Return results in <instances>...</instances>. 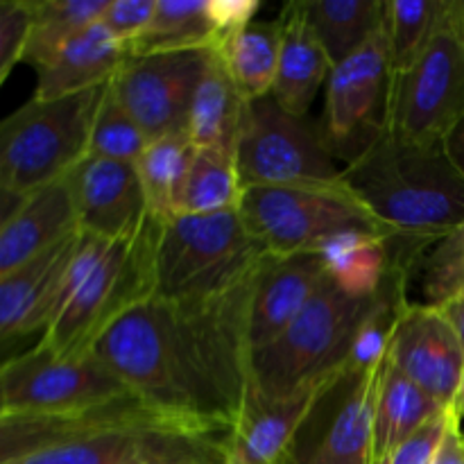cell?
I'll return each mask as SVG.
<instances>
[{
  "label": "cell",
  "instance_id": "f546056e",
  "mask_svg": "<svg viewBox=\"0 0 464 464\" xmlns=\"http://www.w3.org/2000/svg\"><path fill=\"white\" fill-rule=\"evenodd\" d=\"M30 5L32 30L23 63L39 72L80 32L102 18L109 0H30Z\"/></svg>",
  "mask_w": 464,
  "mask_h": 464
},
{
  "label": "cell",
  "instance_id": "44dd1931",
  "mask_svg": "<svg viewBox=\"0 0 464 464\" xmlns=\"http://www.w3.org/2000/svg\"><path fill=\"white\" fill-rule=\"evenodd\" d=\"M281 23V57L272 98L284 111L308 118L317 91L329 82L331 66L324 48L313 34L299 0L285 5Z\"/></svg>",
  "mask_w": 464,
  "mask_h": 464
},
{
  "label": "cell",
  "instance_id": "30bf717a",
  "mask_svg": "<svg viewBox=\"0 0 464 464\" xmlns=\"http://www.w3.org/2000/svg\"><path fill=\"white\" fill-rule=\"evenodd\" d=\"M238 208L249 231L275 256L317 252L331 236L352 229L376 231L388 238L383 227L347 186H247Z\"/></svg>",
  "mask_w": 464,
  "mask_h": 464
},
{
  "label": "cell",
  "instance_id": "ba28073f",
  "mask_svg": "<svg viewBox=\"0 0 464 464\" xmlns=\"http://www.w3.org/2000/svg\"><path fill=\"white\" fill-rule=\"evenodd\" d=\"M464 116V5L444 0L429 41L406 71L392 75L388 131L440 145Z\"/></svg>",
  "mask_w": 464,
  "mask_h": 464
},
{
  "label": "cell",
  "instance_id": "60d3db41",
  "mask_svg": "<svg viewBox=\"0 0 464 464\" xmlns=\"http://www.w3.org/2000/svg\"><path fill=\"white\" fill-rule=\"evenodd\" d=\"M438 308L442 311V315L447 317L449 324L453 326V331H456L464 347V290L462 293L453 295V297H449L447 302L440 304Z\"/></svg>",
  "mask_w": 464,
  "mask_h": 464
},
{
  "label": "cell",
  "instance_id": "d4e9b609",
  "mask_svg": "<svg viewBox=\"0 0 464 464\" xmlns=\"http://www.w3.org/2000/svg\"><path fill=\"white\" fill-rule=\"evenodd\" d=\"M331 66L361 50L388 23V0H299Z\"/></svg>",
  "mask_w": 464,
  "mask_h": 464
},
{
  "label": "cell",
  "instance_id": "8fae6325",
  "mask_svg": "<svg viewBox=\"0 0 464 464\" xmlns=\"http://www.w3.org/2000/svg\"><path fill=\"white\" fill-rule=\"evenodd\" d=\"M383 362L347 365L322 385L285 464H376L374 412Z\"/></svg>",
  "mask_w": 464,
  "mask_h": 464
},
{
  "label": "cell",
  "instance_id": "5bb4252c",
  "mask_svg": "<svg viewBox=\"0 0 464 464\" xmlns=\"http://www.w3.org/2000/svg\"><path fill=\"white\" fill-rule=\"evenodd\" d=\"M213 50L130 57L111 80L122 107L150 140L188 136L190 104Z\"/></svg>",
  "mask_w": 464,
  "mask_h": 464
},
{
  "label": "cell",
  "instance_id": "6da1fadb",
  "mask_svg": "<svg viewBox=\"0 0 464 464\" xmlns=\"http://www.w3.org/2000/svg\"><path fill=\"white\" fill-rule=\"evenodd\" d=\"M258 270L208 297L148 299L91 353L154 411L229 433L252 385L249 311Z\"/></svg>",
  "mask_w": 464,
  "mask_h": 464
},
{
  "label": "cell",
  "instance_id": "7bdbcfd3",
  "mask_svg": "<svg viewBox=\"0 0 464 464\" xmlns=\"http://www.w3.org/2000/svg\"><path fill=\"white\" fill-rule=\"evenodd\" d=\"M154 464H184V462H154Z\"/></svg>",
  "mask_w": 464,
  "mask_h": 464
},
{
  "label": "cell",
  "instance_id": "52a82bcc",
  "mask_svg": "<svg viewBox=\"0 0 464 464\" xmlns=\"http://www.w3.org/2000/svg\"><path fill=\"white\" fill-rule=\"evenodd\" d=\"M104 89L63 98H32L0 125V188L21 198L66 179L89 154L91 130Z\"/></svg>",
  "mask_w": 464,
  "mask_h": 464
},
{
  "label": "cell",
  "instance_id": "8992f818",
  "mask_svg": "<svg viewBox=\"0 0 464 464\" xmlns=\"http://www.w3.org/2000/svg\"><path fill=\"white\" fill-rule=\"evenodd\" d=\"M270 252L245 225L240 208L161 222L154 254V297H208L247 279Z\"/></svg>",
  "mask_w": 464,
  "mask_h": 464
},
{
  "label": "cell",
  "instance_id": "74e56055",
  "mask_svg": "<svg viewBox=\"0 0 464 464\" xmlns=\"http://www.w3.org/2000/svg\"><path fill=\"white\" fill-rule=\"evenodd\" d=\"M421 290H424V304L440 306L449 297L464 290V267H456V270L442 272V275L424 276L421 279Z\"/></svg>",
  "mask_w": 464,
  "mask_h": 464
},
{
  "label": "cell",
  "instance_id": "e0dca14e",
  "mask_svg": "<svg viewBox=\"0 0 464 464\" xmlns=\"http://www.w3.org/2000/svg\"><path fill=\"white\" fill-rule=\"evenodd\" d=\"M82 231L0 276V338L3 343L45 334L57 315L63 285L80 249Z\"/></svg>",
  "mask_w": 464,
  "mask_h": 464
},
{
  "label": "cell",
  "instance_id": "277c9868",
  "mask_svg": "<svg viewBox=\"0 0 464 464\" xmlns=\"http://www.w3.org/2000/svg\"><path fill=\"white\" fill-rule=\"evenodd\" d=\"M406 279L372 297H356L326 279L297 320L267 347L252 353V388L263 399H288L326 383L349 365L367 326L406 299Z\"/></svg>",
  "mask_w": 464,
  "mask_h": 464
},
{
  "label": "cell",
  "instance_id": "836d02e7",
  "mask_svg": "<svg viewBox=\"0 0 464 464\" xmlns=\"http://www.w3.org/2000/svg\"><path fill=\"white\" fill-rule=\"evenodd\" d=\"M30 30V0H3L0 3V84H5L14 66L23 62Z\"/></svg>",
  "mask_w": 464,
  "mask_h": 464
},
{
  "label": "cell",
  "instance_id": "ffe728a7",
  "mask_svg": "<svg viewBox=\"0 0 464 464\" xmlns=\"http://www.w3.org/2000/svg\"><path fill=\"white\" fill-rule=\"evenodd\" d=\"M322 385L288 399H263L249 385L243 412L225 440V464H285Z\"/></svg>",
  "mask_w": 464,
  "mask_h": 464
},
{
  "label": "cell",
  "instance_id": "4fadbf2b",
  "mask_svg": "<svg viewBox=\"0 0 464 464\" xmlns=\"http://www.w3.org/2000/svg\"><path fill=\"white\" fill-rule=\"evenodd\" d=\"M390 89L392 62L385 23L361 50L334 66L326 82L320 130L335 159L356 161L388 131Z\"/></svg>",
  "mask_w": 464,
  "mask_h": 464
},
{
  "label": "cell",
  "instance_id": "d590c367",
  "mask_svg": "<svg viewBox=\"0 0 464 464\" xmlns=\"http://www.w3.org/2000/svg\"><path fill=\"white\" fill-rule=\"evenodd\" d=\"M154 12H157V0H109V7L104 9L100 23L107 27L113 39L127 48L131 41L143 34Z\"/></svg>",
  "mask_w": 464,
  "mask_h": 464
},
{
  "label": "cell",
  "instance_id": "7402d4cb",
  "mask_svg": "<svg viewBox=\"0 0 464 464\" xmlns=\"http://www.w3.org/2000/svg\"><path fill=\"white\" fill-rule=\"evenodd\" d=\"M127 59L125 45L113 39L102 23H93L41 68L32 98L53 100L100 89L121 72Z\"/></svg>",
  "mask_w": 464,
  "mask_h": 464
},
{
  "label": "cell",
  "instance_id": "8d00e7d4",
  "mask_svg": "<svg viewBox=\"0 0 464 464\" xmlns=\"http://www.w3.org/2000/svg\"><path fill=\"white\" fill-rule=\"evenodd\" d=\"M456 267H464V225L453 231L449 238H444L442 243L435 245L421 263L424 276L442 275V272L456 270Z\"/></svg>",
  "mask_w": 464,
  "mask_h": 464
},
{
  "label": "cell",
  "instance_id": "d6986e66",
  "mask_svg": "<svg viewBox=\"0 0 464 464\" xmlns=\"http://www.w3.org/2000/svg\"><path fill=\"white\" fill-rule=\"evenodd\" d=\"M12 199L14 207L5 211L0 227V276L80 231L66 179Z\"/></svg>",
  "mask_w": 464,
  "mask_h": 464
},
{
  "label": "cell",
  "instance_id": "ac0fdd59",
  "mask_svg": "<svg viewBox=\"0 0 464 464\" xmlns=\"http://www.w3.org/2000/svg\"><path fill=\"white\" fill-rule=\"evenodd\" d=\"M329 279L324 261L317 252L270 256L263 261L249 311V347L252 353L275 343L315 297Z\"/></svg>",
  "mask_w": 464,
  "mask_h": 464
},
{
  "label": "cell",
  "instance_id": "f1b7e54d",
  "mask_svg": "<svg viewBox=\"0 0 464 464\" xmlns=\"http://www.w3.org/2000/svg\"><path fill=\"white\" fill-rule=\"evenodd\" d=\"M195 159V145L186 134L150 140L136 161L150 216L166 222L179 216L181 193Z\"/></svg>",
  "mask_w": 464,
  "mask_h": 464
},
{
  "label": "cell",
  "instance_id": "ab89813d",
  "mask_svg": "<svg viewBox=\"0 0 464 464\" xmlns=\"http://www.w3.org/2000/svg\"><path fill=\"white\" fill-rule=\"evenodd\" d=\"M442 145L453 166H456L458 172L464 177V116L453 125V130L444 136Z\"/></svg>",
  "mask_w": 464,
  "mask_h": 464
},
{
  "label": "cell",
  "instance_id": "603a6c76",
  "mask_svg": "<svg viewBox=\"0 0 464 464\" xmlns=\"http://www.w3.org/2000/svg\"><path fill=\"white\" fill-rule=\"evenodd\" d=\"M247 100L238 93L213 50L195 91L188 118V139L199 150H216L236 159Z\"/></svg>",
  "mask_w": 464,
  "mask_h": 464
},
{
  "label": "cell",
  "instance_id": "e575fe53",
  "mask_svg": "<svg viewBox=\"0 0 464 464\" xmlns=\"http://www.w3.org/2000/svg\"><path fill=\"white\" fill-rule=\"evenodd\" d=\"M458 415L456 408L440 412L433 420L426 421L424 426L415 430L406 442L399 444L397 451L388 458V464H430L433 462L435 453H438L440 444H442L444 435H447L449 424L453 417Z\"/></svg>",
  "mask_w": 464,
  "mask_h": 464
},
{
  "label": "cell",
  "instance_id": "484cf974",
  "mask_svg": "<svg viewBox=\"0 0 464 464\" xmlns=\"http://www.w3.org/2000/svg\"><path fill=\"white\" fill-rule=\"evenodd\" d=\"M227 75L247 102L272 95L281 57V23L252 21L216 48Z\"/></svg>",
  "mask_w": 464,
  "mask_h": 464
},
{
  "label": "cell",
  "instance_id": "1f68e13d",
  "mask_svg": "<svg viewBox=\"0 0 464 464\" xmlns=\"http://www.w3.org/2000/svg\"><path fill=\"white\" fill-rule=\"evenodd\" d=\"M148 145L150 139L140 130L139 122L131 118V113L122 107L116 91H113V84L109 82L98 104V111H95L89 154L136 163Z\"/></svg>",
  "mask_w": 464,
  "mask_h": 464
},
{
  "label": "cell",
  "instance_id": "4316f807",
  "mask_svg": "<svg viewBox=\"0 0 464 464\" xmlns=\"http://www.w3.org/2000/svg\"><path fill=\"white\" fill-rule=\"evenodd\" d=\"M331 279L356 297L379 295L392 281L388 238L376 231L352 229L317 247Z\"/></svg>",
  "mask_w": 464,
  "mask_h": 464
},
{
  "label": "cell",
  "instance_id": "2e32d148",
  "mask_svg": "<svg viewBox=\"0 0 464 464\" xmlns=\"http://www.w3.org/2000/svg\"><path fill=\"white\" fill-rule=\"evenodd\" d=\"M80 231L125 240L150 222L148 199L136 163L86 154L66 177Z\"/></svg>",
  "mask_w": 464,
  "mask_h": 464
},
{
  "label": "cell",
  "instance_id": "83f0119b",
  "mask_svg": "<svg viewBox=\"0 0 464 464\" xmlns=\"http://www.w3.org/2000/svg\"><path fill=\"white\" fill-rule=\"evenodd\" d=\"M220 44L213 0H157L143 34L127 45L130 57L181 50H216Z\"/></svg>",
  "mask_w": 464,
  "mask_h": 464
},
{
  "label": "cell",
  "instance_id": "cb8c5ba5",
  "mask_svg": "<svg viewBox=\"0 0 464 464\" xmlns=\"http://www.w3.org/2000/svg\"><path fill=\"white\" fill-rule=\"evenodd\" d=\"M456 408V406H453ZM449 411L435 401L426 390L412 383L392 361L385 356L381 372L379 392H376L374 412V458L376 464L385 462L399 444L406 442L420 426L433 420L440 412Z\"/></svg>",
  "mask_w": 464,
  "mask_h": 464
},
{
  "label": "cell",
  "instance_id": "4dcf8cb0",
  "mask_svg": "<svg viewBox=\"0 0 464 464\" xmlns=\"http://www.w3.org/2000/svg\"><path fill=\"white\" fill-rule=\"evenodd\" d=\"M243 179L236 159L216 150L195 148L193 166L181 193L179 213L208 216V213L234 211L243 198Z\"/></svg>",
  "mask_w": 464,
  "mask_h": 464
},
{
  "label": "cell",
  "instance_id": "d6a6232c",
  "mask_svg": "<svg viewBox=\"0 0 464 464\" xmlns=\"http://www.w3.org/2000/svg\"><path fill=\"white\" fill-rule=\"evenodd\" d=\"M444 0H388V44L392 75L406 71L429 41Z\"/></svg>",
  "mask_w": 464,
  "mask_h": 464
},
{
  "label": "cell",
  "instance_id": "7c38bea8",
  "mask_svg": "<svg viewBox=\"0 0 464 464\" xmlns=\"http://www.w3.org/2000/svg\"><path fill=\"white\" fill-rule=\"evenodd\" d=\"M125 394L130 388L95 353L62 358L41 343L0 370V417L71 415Z\"/></svg>",
  "mask_w": 464,
  "mask_h": 464
},
{
  "label": "cell",
  "instance_id": "f6af8a7d",
  "mask_svg": "<svg viewBox=\"0 0 464 464\" xmlns=\"http://www.w3.org/2000/svg\"><path fill=\"white\" fill-rule=\"evenodd\" d=\"M462 5H464V0H462Z\"/></svg>",
  "mask_w": 464,
  "mask_h": 464
},
{
  "label": "cell",
  "instance_id": "ee69618b",
  "mask_svg": "<svg viewBox=\"0 0 464 464\" xmlns=\"http://www.w3.org/2000/svg\"><path fill=\"white\" fill-rule=\"evenodd\" d=\"M381 464H388V462H381Z\"/></svg>",
  "mask_w": 464,
  "mask_h": 464
},
{
  "label": "cell",
  "instance_id": "9c48e42d",
  "mask_svg": "<svg viewBox=\"0 0 464 464\" xmlns=\"http://www.w3.org/2000/svg\"><path fill=\"white\" fill-rule=\"evenodd\" d=\"M236 166L243 186L343 188L344 168L326 148L320 122L284 111L272 95L247 102Z\"/></svg>",
  "mask_w": 464,
  "mask_h": 464
},
{
  "label": "cell",
  "instance_id": "9a60e30c",
  "mask_svg": "<svg viewBox=\"0 0 464 464\" xmlns=\"http://www.w3.org/2000/svg\"><path fill=\"white\" fill-rule=\"evenodd\" d=\"M388 356L435 401L456 406L464 376V347L438 306L403 304L390 334Z\"/></svg>",
  "mask_w": 464,
  "mask_h": 464
},
{
  "label": "cell",
  "instance_id": "5b68a950",
  "mask_svg": "<svg viewBox=\"0 0 464 464\" xmlns=\"http://www.w3.org/2000/svg\"><path fill=\"white\" fill-rule=\"evenodd\" d=\"M161 220L125 240H104L82 231L62 302L39 343L62 358H82L139 304L154 297V254Z\"/></svg>",
  "mask_w": 464,
  "mask_h": 464
},
{
  "label": "cell",
  "instance_id": "b9f144b4",
  "mask_svg": "<svg viewBox=\"0 0 464 464\" xmlns=\"http://www.w3.org/2000/svg\"><path fill=\"white\" fill-rule=\"evenodd\" d=\"M456 411H458V415L464 417V376H462L460 392H458V399H456Z\"/></svg>",
  "mask_w": 464,
  "mask_h": 464
},
{
  "label": "cell",
  "instance_id": "f35d334b",
  "mask_svg": "<svg viewBox=\"0 0 464 464\" xmlns=\"http://www.w3.org/2000/svg\"><path fill=\"white\" fill-rule=\"evenodd\" d=\"M460 420V415L453 417L447 435H444L442 444H440L438 453H435L430 464H464V430Z\"/></svg>",
  "mask_w": 464,
  "mask_h": 464
},
{
  "label": "cell",
  "instance_id": "3957f363",
  "mask_svg": "<svg viewBox=\"0 0 464 464\" xmlns=\"http://www.w3.org/2000/svg\"><path fill=\"white\" fill-rule=\"evenodd\" d=\"M344 184L388 234L392 275L411 272L464 225V177L444 145L411 143L385 131L344 166Z\"/></svg>",
  "mask_w": 464,
  "mask_h": 464
},
{
  "label": "cell",
  "instance_id": "7a4b0ae2",
  "mask_svg": "<svg viewBox=\"0 0 464 464\" xmlns=\"http://www.w3.org/2000/svg\"><path fill=\"white\" fill-rule=\"evenodd\" d=\"M227 435L125 394L71 415L0 417V464H225Z\"/></svg>",
  "mask_w": 464,
  "mask_h": 464
}]
</instances>
